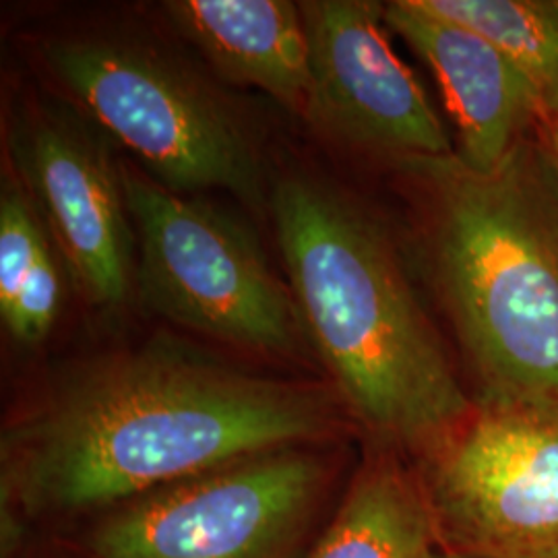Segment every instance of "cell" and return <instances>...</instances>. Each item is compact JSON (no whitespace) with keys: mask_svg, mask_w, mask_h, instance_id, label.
<instances>
[{"mask_svg":"<svg viewBox=\"0 0 558 558\" xmlns=\"http://www.w3.org/2000/svg\"><path fill=\"white\" fill-rule=\"evenodd\" d=\"M435 558H474V557H465V555H456V553H442V555H437Z\"/></svg>","mask_w":558,"mask_h":558,"instance_id":"obj_17","label":"cell"},{"mask_svg":"<svg viewBox=\"0 0 558 558\" xmlns=\"http://www.w3.org/2000/svg\"><path fill=\"white\" fill-rule=\"evenodd\" d=\"M143 306L193 333L269 354L299 345L294 296L271 274L257 239L203 201L122 166Z\"/></svg>","mask_w":558,"mask_h":558,"instance_id":"obj_5","label":"cell"},{"mask_svg":"<svg viewBox=\"0 0 558 558\" xmlns=\"http://www.w3.org/2000/svg\"><path fill=\"white\" fill-rule=\"evenodd\" d=\"M383 17L435 73L458 126L456 158L470 170L499 168L527 140L530 126L544 120L534 83L474 29L420 0L387 2Z\"/></svg>","mask_w":558,"mask_h":558,"instance_id":"obj_10","label":"cell"},{"mask_svg":"<svg viewBox=\"0 0 558 558\" xmlns=\"http://www.w3.org/2000/svg\"><path fill=\"white\" fill-rule=\"evenodd\" d=\"M325 465L302 447L242 459L124 502L92 558H290L313 519Z\"/></svg>","mask_w":558,"mask_h":558,"instance_id":"obj_7","label":"cell"},{"mask_svg":"<svg viewBox=\"0 0 558 558\" xmlns=\"http://www.w3.org/2000/svg\"><path fill=\"white\" fill-rule=\"evenodd\" d=\"M428 456L424 488L449 553L558 558V399L480 398Z\"/></svg>","mask_w":558,"mask_h":558,"instance_id":"obj_6","label":"cell"},{"mask_svg":"<svg viewBox=\"0 0 558 558\" xmlns=\"http://www.w3.org/2000/svg\"><path fill=\"white\" fill-rule=\"evenodd\" d=\"M21 189L48 223L71 276L92 304L120 306L133 286V226L100 126L64 104H32L9 126Z\"/></svg>","mask_w":558,"mask_h":558,"instance_id":"obj_8","label":"cell"},{"mask_svg":"<svg viewBox=\"0 0 558 558\" xmlns=\"http://www.w3.org/2000/svg\"><path fill=\"white\" fill-rule=\"evenodd\" d=\"M428 11L495 44L538 92L544 120L558 117V2L420 0Z\"/></svg>","mask_w":558,"mask_h":558,"instance_id":"obj_13","label":"cell"},{"mask_svg":"<svg viewBox=\"0 0 558 558\" xmlns=\"http://www.w3.org/2000/svg\"><path fill=\"white\" fill-rule=\"evenodd\" d=\"M60 296L59 267L48 248L29 271L20 296L2 313L11 338L23 345H38L48 338L59 315Z\"/></svg>","mask_w":558,"mask_h":558,"instance_id":"obj_15","label":"cell"},{"mask_svg":"<svg viewBox=\"0 0 558 558\" xmlns=\"http://www.w3.org/2000/svg\"><path fill=\"white\" fill-rule=\"evenodd\" d=\"M311 92L306 119L339 140L401 161L453 156L433 104L385 36L383 4H300Z\"/></svg>","mask_w":558,"mask_h":558,"instance_id":"obj_9","label":"cell"},{"mask_svg":"<svg viewBox=\"0 0 558 558\" xmlns=\"http://www.w3.org/2000/svg\"><path fill=\"white\" fill-rule=\"evenodd\" d=\"M548 147H550V163L555 168V174L558 179V117L557 119L548 120Z\"/></svg>","mask_w":558,"mask_h":558,"instance_id":"obj_16","label":"cell"},{"mask_svg":"<svg viewBox=\"0 0 558 558\" xmlns=\"http://www.w3.org/2000/svg\"><path fill=\"white\" fill-rule=\"evenodd\" d=\"M41 57L87 117L163 189L179 195L221 189L259 203L257 143L236 110L186 64L147 41L108 36L48 40Z\"/></svg>","mask_w":558,"mask_h":558,"instance_id":"obj_4","label":"cell"},{"mask_svg":"<svg viewBox=\"0 0 558 558\" xmlns=\"http://www.w3.org/2000/svg\"><path fill=\"white\" fill-rule=\"evenodd\" d=\"M166 13L226 80L259 87L306 114L308 41L300 4L288 0H174Z\"/></svg>","mask_w":558,"mask_h":558,"instance_id":"obj_11","label":"cell"},{"mask_svg":"<svg viewBox=\"0 0 558 558\" xmlns=\"http://www.w3.org/2000/svg\"><path fill=\"white\" fill-rule=\"evenodd\" d=\"M325 391L151 338L73 371L2 435V495L29 513L124 505L336 428Z\"/></svg>","mask_w":558,"mask_h":558,"instance_id":"obj_1","label":"cell"},{"mask_svg":"<svg viewBox=\"0 0 558 558\" xmlns=\"http://www.w3.org/2000/svg\"><path fill=\"white\" fill-rule=\"evenodd\" d=\"M40 214L17 182L0 193V315L11 308L34 265L48 251Z\"/></svg>","mask_w":558,"mask_h":558,"instance_id":"obj_14","label":"cell"},{"mask_svg":"<svg viewBox=\"0 0 558 558\" xmlns=\"http://www.w3.org/2000/svg\"><path fill=\"white\" fill-rule=\"evenodd\" d=\"M439 539L426 488L385 456L364 465L308 558H435Z\"/></svg>","mask_w":558,"mask_h":558,"instance_id":"obj_12","label":"cell"},{"mask_svg":"<svg viewBox=\"0 0 558 558\" xmlns=\"http://www.w3.org/2000/svg\"><path fill=\"white\" fill-rule=\"evenodd\" d=\"M279 251L304 336L377 437L433 453L474 405L456 379L379 223L311 177L271 195Z\"/></svg>","mask_w":558,"mask_h":558,"instance_id":"obj_2","label":"cell"},{"mask_svg":"<svg viewBox=\"0 0 558 558\" xmlns=\"http://www.w3.org/2000/svg\"><path fill=\"white\" fill-rule=\"evenodd\" d=\"M424 184L440 292L482 398L558 399V179L530 141L499 168L401 161Z\"/></svg>","mask_w":558,"mask_h":558,"instance_id":"obj_3","label":"cell"}]
</instances>
